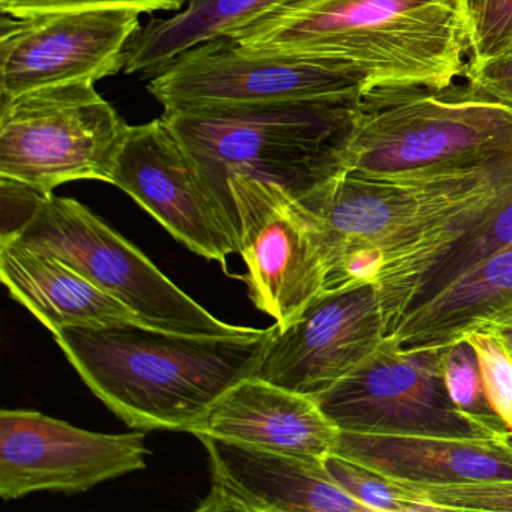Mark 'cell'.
Instances as JSON below:
<instances>
[{
    "label": "cell",
    "instance_id": "6da1fadb",
    "mask_svg": "<svg viewBox=\"0 0 512 512\" xmlns=\"http://www.w3.org/2000/svg\"><path fill=\"white\" fill-rule=\"evenodd\" d=\"M229 38L250 55L340 68L367 94L451 88L470 61L461 0H283Z\"/></svg>",
    "mask_w": 512,
    "mask_h": 512
},
{
    "label": "cell",
    "instance_id": "7a4b0ae2",
    "mask_svg": "<svg viewBox=\"0 0 512 512\" xmlns=\"http://www.w3.org/2000/svg\"><path fill=\"white\" fill-rule=\"evenodd\" d=\"M274 331L275 323L232 335L70 326L53 337L95 397L128 427L194 434L230 388L254 377Z\"/></svg>",
    "mask_w": 512,
    "mask_h": 512
},
{
    "label": "cell",
    "instance_id": "3957f363",
    "mask_svg": "<svg viewBox=\"0 0 512 512\" xmlns=\"http://www.w3.org/2000/svg\"><path fill=\"white\" fill-rule=\"evenodd\" d=\"M359 103L299 101L164 110L161 116L196 161L221 209L227 182L236 176L281 185L305 206L343 172L341 152Z\"/></svg>",
    "mask_w": 512,
    "mask_h": 512
},
{
    "label": "cell",
    "instance_id": "277c9868",
    "mask_svg": "<svg viewBox=\"0 0 512 512\" xmlns=\"http://www.w3.org/2000/svg\"><path fill=\"white\" fill-rule=\"evenodd\" d=\"M512 131V104L473 85L373 89L341 152L343 172H406L481 154Z\"/></svg>",
    "mask_w": 512,
    "mask_h": 512
},
{
    "label": "cell",
    "instance_id": "5b68a950",
    "mask_svg": "<svg viewBox=\"0 0 512 512\" xmlns=\"http://www.w3.org/2000/svg\"><path fill=\"white\" fill-rule=\"evenodd\" d=\"M128 128L91 80L0 98V178L46 194L74 181L112 184Z\"/></svg>",
    "mask_w": 512,
    "mask_h": 512
},
{
    "label": "cell",
    "instance_id": "8992f818",
    "mask_svg": "<svg viewBox=\"0 0 512 512\" xmlns=\"http://www.w3.org/2000/svg\"><path fill=\"white\" fill-rule=\"evenodd\" d=\"M13 239L64 260L154 328L190 335H232L250 329L217 319L136 245L70 197L49 194Z\"/></svg>",
    "mask_w": 512,
    "mask_h": 512
},
{
    "label": "cell",
    "instance_id": "52a82bcc",
    "mask_svg": "<svg viewBox=\"0 0 512 512\" xmlns=\"http://www.w3.org/2000/svg\"><path fill=\"white\" fill-rule=\"evenodd\" d=\"M223 208L247 266L251 302L287 328L326 293L316 218L281 185L239 176L227 182Z\"/></svg>",
    "mask_w": 512,
    "mask_h": 512
},
{
    "label": "cell",
    "instance_id": "ba28073f",
    "mask_svg": "<svg viewBox=\"0 0 512 512\" xmlns=\"http://www.w3.org/2000/svg\"><path fill=\"white\" fill-rule=\"evenodd\" d=\"M164 110L262 106L299 101L358 103L367 89L347 71L287 56L250 55L232 38L200 44L149 80Z\"/></svg>",
    "mask_w": 512,
    "mask_h": 512
},
{
    "label": "cell",
    "instance_id": "9c48e42d",
    "mask_svg": "<svg viewBox=\"0 0 512 512\" xmlns=\"http://www.w3.org/2000/svg\"><path fill=\"white\" fill-rule=\"evenodd\" d=\"M313 398L341 431L482 439L499 433L452 403L442 349L401 352L385 341L361 367Z\"/></svg>",
    "mask_w": 512,
    "mask_h": 512
},
{
    "label": "cell",
    "instance_id": "30bf717a",
    "mask_svg": "<svg viewBox=\"0 0 512 512\" xmlns=\"http://www.w3.org/2000/svg\"><path fill=\"white\" fill-rule=\"evenodd\" d=\"M143 431L95 433L35 410L0 412V496L85 493L146 469Z\"/></svg>",
    "mask_w": 512,
    "mask_h": 512
},
{
    "label": "cell",
    "instance_id": "8fae6325",
    "mask_svg": "<svg viewBox=\"0 0 512 512\" xmlns=\"http://www.w3.org/2000/svg\"><path fill=\"white\" fill-rule=\"evenodd\" d=\"M134 10H83L38 16L4 14L0 34V98L124 71L139 32Z\"/></svg>",
    "mask_w": 512,
    "mask_h": 512
},
{
    "label": "cell",
    "instance_id": "7c38bea8",
    "mask_svg": "<svg viewBox=\"0 0 512 512\" xmlns=\"http://www.w3.org/2000/svg\"><path fill=\"white\" fill-rule=\"evenodd\" d=\"M112 185L136 200L176 241L227 271L235 233L181 140L163 116L130 125Z\"/></svg>",
    "mask_w": 512,
    "mask_h": 512
},
{
    "label": "cell",
    "instance_id": "4fadbf2b",
    "mask_svg": "<svg viewBox=\"0 0 512 512\" xmlns=\"http://www.w3.org/2000/svg\"><path fill=\"white\" fill-rule=\"evenodd\" d=\"M385 343L373 283L323 293L269 340L254 377L316 397L361 367Z\"/></svg>",
    "mask_w": 512,
    "mask_h": 512
},
{
    "label": "cell",
    "instance_id": "5bb4252c",
    "mask_svg": "<svg viewBox=\"0 0 512 512\" xmlns=\"http://www.w3.org/2000/svg\"><path fill=\"white\" fill-rule=\"evenodd\" d=\"M211 488L197 512H371L332 481L323 460L196 434Z\"/></svg>",
    "mask_w": 512,
    "mask_h": 512
},
{
    "label": "cell",
    "instance_id": "9a60e30c",
    "mask_svg": "<svg viewBox=\"0 0 512 512\" xmlns=\"http://www.w3.org/2000/svg\"><path fill=\"white\" fill-rule=\"evenodd\" d=\"M337 425L310 395L248 377L212 406L196 434L323 460L334 452Z\"/></svg>",
    "mask_w": 512,
    "mask_h": 512
},
{
    "label": "cell",
    "instance_id": "2e32d148",
    "mask_svg": "<svg viewBox=\"0 0 512 512\" xmlns=\"http://www.w3.org/2000/svg\"><path fill=\"white\" fill-rule=\"evenodd\" d=\"M334 452L403 484L512 479V454L482 437L340 430Z\"/></svg>",
    "mask_w": 512,
    "mask_h": 512
},
{
    "label": "cell",
    "instance_id": "e0dca14e",
    "mask_svg": "<svg viewBox=\"0 0 512 512\" xmlns=\"http://www.w3.org/2000/svg\"><path fill=\"white\" fill-rule=\"evenodd\" d=\"M0 278L52 334L70 326H151L64 260L16 239L0 241Z\"/></svg>",
    "mask_w": 512,
    "mask_h": 512
},
{
    "label": "cell",
    "instance_id": "ac0fdd59",
    "mask_svg": "<svg viewBox=\"0 0 512 512\" xmlns=\"http://www.w3.org/2000/svg\"><path fill=\"white\" fill-rule=\"evenodd\" d=\"M512 311V245L502 248L407 314L385 337L401 352L436 350Z\"/></svg>",
    "mask_w": 512,
    "mask_h": 512
},
{
    "label": "cell",
    "instance_id": "d6986e66",
    "mask_svg": "<svg viewBox=\"0 0 512 512\" xmlns=\"http://www.w3.org/2000/svg\"><path fill=\"white\" fill-rule=\"evenodd\" d=\"M283 0H190L167 19L142 26L127 47L124 73L152 79L187 50L230 37Z\"/></svg>",
    "mask_w": 512,
    "mask_h": 512
},
{
    "label": "cell",
    "instance_id": "ffe728a7",
    "mask_svg": "<svg viewBox=\"0 0 512 512\" xmlns=\"http://www.w3.org/2000/svg\"><path fill=\"white\" fill-rule=\"evenodd\" d=\"M509 245H512V202L496 217L487 221L482 229L476 230L425 263L385 304L380 305L383 338L407 314Z\"/></svg>",
    "mask_w": 512,
    "mask_h": 512
},
{
    "label": "cell",
    "instance_id": "44dd1931",
    "mask_svg": "<svg viewBox=\"0 0 512 512\" xmlns=\"http://www.w3.org/2000/svg\"><path fill=\"white\" fill-rule=\"evenodd\" d=\"M323 466L335 484L371 509V512H437L409 485L392 481L356 461L331 452L323 458Z\"/></svg>",
    "mask_w": 512,
    "mask_h": 512
},
{
    "label": "cell",
    "instance_id": "7402d4cb",
    "mask_svg": "<svg viewBox=\"0 0 512 512\" xmlns=\"http://www.w3.org/2000/svg\"><path fill=\"white\" fill-rule=\"evenodd\" d=\"M470 61L466 77L512 61V0H461Z\"/></svg>",
    "mask_w": 512,
    "mask_h": 512
},
{
    "label": "cell",
    "instance_id": "603a6c76",
    "mask_svg": "<svg viewBox=\"0 0 512 512\" xmlns=\"http://www.w3.org/2000/svg\"><path fill=\"white\" fill-rule=\"evenodd\" d=\"M442 373L446 391L461 412L490 425L494 430H506L505 424L488 403L478 358L466 340L443 347Z\"/></svg>",
    "mask_w": 512,
    "mask_h": 512
},
{
    "label": "cell",
    "instance_id": "cb8c5ba5",
    "mask_svg": "<svg viewBox=\"0 0 512 512\" xmlns=\"http://www.w3.org/2000/svg\"><path fill=\"white\" fill-rule=\"evenodd\" d=\"M475 350L488 403L506 430L512 431V349L490 328L463 338Z\"/></svg>",
    "mask_w": 512,
    "mask_h": 512
},
{
    "label": "cell",
    "instance_id": "d4e9b609",
    "mask_svg": "<svg viewBox=\"0 0 512 512\" xmlns=\"http://www.w3.org/2000/svg\"><path fill=\"white\" fill-rule=\"evenodd\" d=\"M406 485L433 503L437 512L512 511V479L461 484Z\"/></svg>",
    "mask_w": 512,
    "mask_h": 512
},
{
    "label": "cell",
    "instance_id": "484cf974",
    "mask_svg": "<svg viewBox=\"0 0 512 512\" xmlns=\"http://www.w3.org/2000/svg\"><path fill=\"white\" fill-rule=\"evenodd\" d=\"M190 0H0V11L13 17L83 10L179 11Z\"/></svg>",
    "mask_w": 512,
    "mask_h": 512
},
{
    "label": "cell",
    "instance_id": "4316f807",
    "mask_svg": "<svg viewBox=\"0 0 512 512\" xmlns=\"http://www.w3.org/2000/svg\"><path fill=\"white\" fill-rule=\"evenodd\" d=\"M2 193V232L0 241L16 238L34 217L49 194L35 190L22 182L0 178Z\"/></svg>",
    "mask_w": 512,
    "mask_h": 512
},
{
    "label": "cell",
    "instance_id": "83f0119b",
    "mask_svg": "<svg viewBox=\"0 0 512 512\" xmlns=\"http://www.w3.org/2000/svg\"><path fill=\"white\" fill-rule=\"evenodd\" d=\"M466 79L479 91L512 104V61L482 68L481 71Z\"/></svg>",
    "mask_w": 512,
    "mask_h": 512
},
{
    "label": "cell",
    "instance_id": "f1b7e54d",
    "mask_svg": "<svg viewBox=\"0 0 512 512\" xmlns=\"http://www.w3.org/2000/svg\"><path fill=\"white\" fill-rule=\"evenodd\" d=\"M482 328L493 329L497 334L502 335V337L505 338L506 343H508L509 347L512 349V311L503 314L499 319L493 320V322L482 326Z\"/></svg>",
    "mask_w": 512,
    "mask_h": 512
},
{
    "label": "cell",
    "instance_id": "f546056e",
    "mask_svg": "<svg viewBox=\"0 0 512 512\" xmlns=\"http://www.w3.org/2000/svg\"><path fill=\"white\" fill-rule=\"evenodd\" d=\"M493 440L497 443V445H500L503 449H506L509 454H512V431H499V433L493 437Z\"/></svg>",
    "mask_w": 512,
    "mask_h": 512
}]
</instances>
